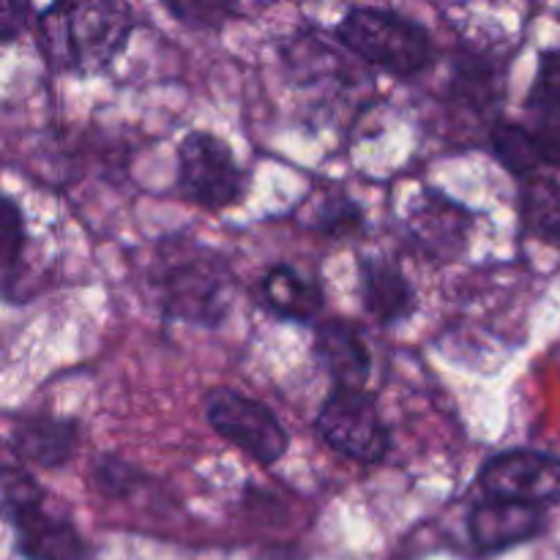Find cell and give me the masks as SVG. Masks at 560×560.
<instances>
[{"label":"cell","mask_w":560,"mask_h":560,"mask_svg":"<svg viewBox=\"0 0 560 560\" xmlns=\"http://www.w3.org/2000/svg\"><path fill=\"white\" fill-rule=\"evenodd\" d=\"M148 288L167 320L219 328L233 306L235 277L217 249L173 235L153 249Z\"/></svg>","instance_id":"obj_1"},{"label":"cell","mask_w":560,"mask_h":560,"mask_svg":"<svg viewBox=\"0 0 560 560\" xmlns=\"http://www.w3.org/2000/svg\"><path fill=\"white\" fill-rule=\"evenodd\" d=\"M334 33L355 58L394 77L421 74L435 55L430 31L394 9L355 5L339 20Z\"/></svg>","instance_id":"obj_2"},{"label":"cell","mask_w":560,"mask_h":560,"mask_svg":"<svg viewBox=\"0 0 560 560\" xmlns=\"http://www.w3.org/2000/svg\"><path fill=\"white\" fill-rule=\"evenodd\" d=\"M315 427L328 448L355 463H383L392 448V432L383 421L375 394L366 388L331 386L317 410Z\"/></svg>","instance_id":"obj_3"},{"label":"cell","mask_w":560,"mask_h":560,"mask_svg":"<svg viewBox=\"0 0 560 560\" xmlns=\"http://www.w3.org/2000/svg\"><path fill=\"white\" fill-rule=\"evenodd\" d=\"M178 189L195 206L222 211L244 200L249 175L222 137L200 129L178 145Z\"/></svg>","instance_id":"obj_4"},{"label":"cell","mask_w":560,"mask_h":560,"mask_svg":"<svg viewBox=\"0 0 560 560\" xmlns=\"http://www.w3.org/2000/svg\"><path fill=\"white\" fill-rule=\"evenodd\" d=\"M206 421L230 446L262 468H271L288 454L290 435L266 402L238 394L235 388H213L206 397Z\"/></svg>","instance_id":"obj_5"},{"label":"cell","mask_w":560,"mask_h":560,"mask_svg":"<svg viewBox=\"0 0 560 560\" xmlns=\"http://www.w3.org/2000/svg\"><path fill=\"white\" fill-rule=\"evenodd\" d=\"M487 501L547 509L560 503V457L534 448H509L487 459L476 474Z\"/></svg>","instance_id":"obj_6"},{"label":"cell","mask_w":560,"mask_h":560,"mask_svg":"<svg viewBox=\"0 0 560 560\" xmlns=\"http://www.w3.org/2000/svg\"><path fill=\"white\" fill-rule=\"evenodd\" d=\"M135 11L126 3H69V42L77 74L104 71L129 42Z\"/></svg>","instance_id":"obj_7"},{"label":"cell","mask_w":560,"mask_h":560,"mask_svg":"<svg viewBox=\"0 0 560 560\" xmlns=\"http://www.w3.org/2000/svg\"><path fill=\"white\" fill-rule=\"evenodd\" d=\"M470 228H474V213L435 189L421 191L405 219L413 249L441 266L465 255Z\"/></svg>","instance_id":"obj_8"},{"label":"cell","mask_w":560,"mask_h":560,"mask_svg":"<svg viewBox=\"0 0 560 560\" xmlns=\"http://www.w3.org/2000/svg\"><path fill=\"white\" fill-rule=\"evenodd\" d=\"M465 525H468L470 545L485 556H492L536 539L547 528V517L545 509L481 498L470 506Z\"/></svg>","instance_id":"obj_9"},{"label":"cell","mask_w":560,"mask_h":560,"mask_svg":"<svg viewBox=\"0 0 560 560\" xmlns=\"http://www.w3.org/2000/svg\"><path fill=\"white\" fill-rule=\"evenodd\" d=\"M80 443V427L71 419L55 416H16L9 432V446L22 463L55 470L69 463Z\"/></svg>","instance_id":"obj_10"},{"label":"cell","mask_w":560,"mask_h":560,"mask_svg":"<svg viewBox=\"0 0 560 560\" xmlns=\"http://www.w3.org/2000/svg\"><path fill=\"white\" fill-rule=\"evenodd\" d=\"M361 301L372 320L392 328L419 310V293L402 268L381 255L361 257Z\"/></svg>","instance_id":"obj_11"},{"label":"cell","mask_w":560,"mask_h":560,"mask_svg":"<svg viewBox=\"0 0 560 560\" xmlns=\"http://www.w3.org/2000/svg\"><path fill=\"white\" fill-rule=\"evenodd\" d=\"M315 355L328 372L334 386L366 388L372 372V355L359 326L331 317L317 323L315 328Z\"/></svg>","instance_id":"obj_12"},{"label":"cell","mask_w":560,"mask_h":560,"mask_svg":"<svg viewBox=\"0 0 560 560\" xmlns=\"http://www.w3.org/2000/svg\"><path fill=\"white\" fill-rule=\"evenodd\" d=\"M14 528L16 552L25 560H85L88 545L80 530L47 509L33 506L9 520Z\"/></svg>","instance_id":"obj_13"},{"label":"cell","mask_w":560,"mask_h":560,"mask_svg":"<svg viewBox=\"0 0 560 560\" xmlns=\"http://www.w3.org/2000/svg\"><path fill=\"white\" fill-rule=\"evenodd\" d=\"M257 293H260L262 306L273 317L288 323H301V326L315 320L320 315L323 304H326L320 284L315 279L304 277L290 262H279V266L268 268L262 273L260 284H257Z\"/></svg>","instance_id":"obj_14"},{"label":"cell","mask_w":560,"mask_h":560,"mask_svg":"<svg viewBox=\"0 0 560 560\" xmlns=\"http://www.w3.org/2000/svg\"><path fill=\"white\" fill-rule=\"evenodd\" d=\"M520 217L528 235L560 244V180L534 175L520 189Z\"/></svg>","instance_id":"obj_15"},{"label":"cell","mask_w":560,"mask_h":560,"mask_svg":"<svg viewBox=\"0 0 560 560\" xmlns=\"http://www.w3.org/2000/svg\"><path fill=\"white\" fill-rule=\"evenodd\" d=\"M490 148L495 153L498 162L517 178L528 180L539 175L536 170L541 167V156L536 151V142L530 137L528 126L512 124V120H501L490 126Z\"/></svg>","instance_id":"obj_16"},{"label":"cell","mask_w":560,"mask_h":560,"mask_svg":"<svg viewBox=\"0 0 560 560\" xmlns=\"http://www.w3.org/2000/svg\"><path fill=\"white\" fill-rule=\"evenodd\" d=\"M27 230L22 208L14 197H3V213H0V262H3V293L5 301L14 299V288L22 279L25 268Z\"/></svg>","instance_id":"obj_17"},{"label":"cell","mask_w":560,"mask_h":560,"mask_svg":"<svg viewBox=\"0 0 560 560\" xmlns=\"http://www.w3.org/2000/svg\"><path fill=\"white\" fill-rule=\"evenodd\" d=\"M91 485L104 501H126V498H131L135 492H140L142 487L151 485V479H148L137 465L126 463V459L120 457L102 454V457L93 463Z\"/></svg>","instance_id":"obj_18"},{"label":"cell","mask_w":560,"mask_h":560,"mask_svg":"<svg viewBox=\"0 0 560 560\" xmlns=\"http://www.w3.org/2000/svg\"><path fill=\"white\" fill-rule=\"evenodd\" d=\"M38 47L55 71H74L69 42V3H55L38 11Z\"/></svg>","instance_id":"obj_19"},{"label":"cell","mask_w":560,"mask_h":560,"mask_svg":"<svg viewBox=\"0 0 560 560\" xmlns=\"http://www.w3.org/2000/svg\"><path fill=\"white\" fill-rule=\"evenodd\" d=\"M361 224H364V211L345 195L328 197L312 219V228L323 235H331V238H342L348 233L353 235L355 230H361Z\"/></svg>","instance_id":"obj_20"},{"label":"cell","mask_w":560,"mask_h":560,"mask_svg":"<svg viewBox=\"0 0 560 560\" xmlns=\"http://www.w3.org/2000/svg\"><path fill=\"white\" fill-rule=\"evenodd\" d=\"M164 9L184 22L186 27H197V31H217L224 22L238 16V5L235 3H213V0H189V3H164Z\"/></svg>","instance_id":"obj_21"},{"label":"cell","mask_w":560,"mask_h":560,"mask_svg":"<svg viewBox=\"0 0 560 560\" xmlns=\"http://www.w3.org/2000/svg\"><path fill=\"white\" fill-rule=\"evenodd\" d=\"M44 490L38 481L27 474L25 468L16 465H3V512L5 517H16V514L27 512L33 506H42Z\"/></svg>","instance_id":"obj_22"},{"label":"cell","mask_w":560,"mask_h":560,"mask_svg":"<svg viewBox=\"0 0 560 560\" xmlns=\"http://www.w3.org/2000/svg\"><path fill=\"white\" fill-rule=\"evenodd\" d=\"M528 109V131L536 142L541 164L560 167V109L525 107Z\"/></svg>","instance_id":"obj_23"},{"label":"cell","mask_w":560,"mask_h":560,"mask_svg":"<svg viewBox=\"0 0 560 560\" xmlns=\"http://www.w3.org/2000/svg\"><path fill=\"white\" fill-rule=\"evenodd\" d=\"M525 107L560 109V49H547L539 55V69Z\"/></svg>","instance_id":"obj_24"},{"label":"cell","mask_w":560,"mask_h":560,"mask_svg":"<svg viewBox=\"0 0 560 560\" xmlns=\"http://www.w3.org/2000/svg\"><path fill=\"white\" fill-rule=\"evenodd\" d=\"M33 11V5L27 3H16V0H5L3 9H0V38L5 44L14 42L27 25V14Z\"/></svg>","instance_id":"obj_25"}]
</instances>
